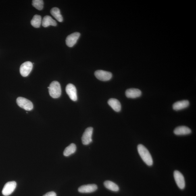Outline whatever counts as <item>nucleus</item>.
I'll use <instances>...</instances> for the list:
<instances>
[{
    "label": "nucleus",
    "instance_id": "obj_1",
    "mask_svg": "<svg viewBox=\"0 0 196 196\" xmlns=\"http://www.w3.org/2000/svg\"><path fill=\"white\" fill-rule=\"evenodd\" d=\"M138 153L146 164L149 166H152L153 164V160L150 153L144 146L140 144L137 147Z\"/></svg>",
    "mask_w": 196,
    "mask_h": 196
},
{
    "label": "nucleus",
    "instance_id": "obj_2",
    "mask_svg": "<svg viewBox=\"0 0 196 196\" xmlns=\"http://www.w3.org/2000/svg\"><path fill=\"white\" fill-rule=\"evenodd\" d=\"M50 95L54 99H57L60 96L61 91L60 84L58 82L53 81L50 84L49 87Z\"/></svg>",
    "mask_w": 196,
    "mask_h": 196
},
{
    "label": "nucleus",
    "instance_id": "obj_3",
    "mask_svg": "<svg viewBox=\"0 0 196 196\" xmlns=\"http://www.w3.org/2000/svg\"><path fill=\"white\" fill-rule=\"evenodd\" d=\"M17 104L19 107L27 111H30L33 109V104L29 100L22 97H19L16 100Z\"/></svg>",
    "mask_w": 196,
    "mask_h": 196
},
{
    "label": "nucleus",
    "instance_id": "obj_4",
    "mask_svg": "<svg viewBox=\"0 0 196 196\" xmlns=\"http://www.w3.org/2000/svg\"><path fill=\"white\" fill-rule=\"evenodd\" d=\"M33 68V64L30 61H27L21 65L20 72L21 75L24 77L27 76L31 72Z\"/></svg>",
    "mask_w": 196,
    "mask_h": 196
},
{
    "label": "nucleus",
    "instance_id": "obj_5",
    "mask_svg": "<svg viewBox=\"0 0 196 196\" xmlns=\"http://www.w3.org/2000/svg\"><path fill=\"white\" fill-rule=\"evenodd\" d=\"M95 75L98 79L104 82L110 80L112 77L111 72L101 70L96 71Z\"/></svg>",
    "mask_w": 196,
    "mask_h": 196
},
{
    "label": "nucleus",
    "instance_id": "obj_6",
    "mask_svg": "<svg viewBox=\"0 0 196 196\" xmlns=\"http://www.w3.org/2000/svg\"><path fill=\"white\" fill-rule=\"evenodd\" d=\"M175 180L177 185L180 189H183L185 186V182L184 176L178 171H175L174 172Z\"/></svg>",
    "mask_w": 196,
    "mask_h": 196
},
{
    "label": "nucleus",
    "instance_id": "obj_7",
    "mask_svg": "<svg viewBox=\"0 0 196 196\" xmlns=\"http://www.w3.org/2000/svg\"><path fill=\"white\" fill-rule=\"evenodd\" d=\"M16 187V183L15 181L7 182L3 188L2 193L3 195L7 196L11 194Z\"/></svg>",
    "mask_w": 196,
    "mask_h": 196
},
{
    "label": "nucleus",
    "instance_id": "obj_8",
    "mask_svg": "<svg viewBox=\"0 0 196 196\" xmlns=\"http://www.w3.org/2000/svg\"><path fill=\"white\" fill-rule=\"evenodd\" d=\"M93 128L89 127L86 129L84 132L82 137V143L84 145H88L92 141V135Z\"/></svg>",
    "mask_w": 196,
    "mask_h": 196
},
{
    "label": "nucleus",
    "instance_id": "obj_9",
    "mask_svg": "<svg viewBox=\"0 0 196 196\" xmlns=\"http://www.w3.org/2000/svg\"><path fill=\"white\" fill-rule=\"evenodd\" d=\"M66 93L72 100L76 101L78 100L77 93L75 86L72 84H69L66 86Z\"/></svg>",
    "mask_w": 196,
    "mask_h": 196
},
{
    "label": "nucleus",
    "instance_id": "obj_10",
    "mask_svg": "<svg viewBox=\"0 0 196 196\" xmlns=\"http://www.w3.org/2000/svg\"><path fill=\"white\" fill-rule=\"evenodd\" d=\"M80 36V33L76 32L73 33L67 36L66 39V44L68 47H72L77 42Z\"/></svg>",
    "mask_w": 196,
    "mask_h": 196
},
{
    "label": "nucleus",
    "instance_id": "obj_11",
    "mask_svg": "<svg viewBox=\"0 0 196 196\" xmlns=\"http://www.w3.org/2000/svg\"><path fill=\"white\" fill-rule=\"evenodd\" d=\"M97 189V186L95 184H89L82 185L78 188V191L81 193H91Z\"/></svg>",
    "mask_w": 196,
    "mask_h": 196
},
{
    "label": "nucleus",
    "instance_id": "obj_12",
    "mask_svg": "<svg viewBox=\"0 0 196 196\" xmlns=\"http://www.w3.org/2000/svg\"><path fill=\"white\" fill-rule=\"evenodd\" d=\"M126 96L131 99H135L141 96L142 92L140 90L136 88H130L126 90L125 92Z\"/></svg>",
    "mask_w": 196,
    "mask_h": 196
},
{
    "label": "nucleus",
    "instance_id": "obj_13",
    "mask_svg": "<svg viewBox=\"0 0 196 196\" xmlns=\"http://www.w3.org/2000/svg\"><path fill=\"white\" fill-rule=\"evenodd\" d=\"M174 132L176 135H186L191 133V130L187 126H180L174 129Z\"/></svg>",
    "mask_w": 196,
    "mask_h": 196
},
{
    "label": "nucleus",
    "instance_id": "obj_14",
    "mask_svg": "<svg viewBox=\"0 0 196 196\" xmlns=\"http://www.w3.org/2000/svg\"><path fill=\"white\" fill-rule=\"evenodd\" d=\"M189 102L187 100L178 101L173 105L172 108L174 110L178 111L182 110L189 107Z\"/></svg>",
    "mask_w": 196,
    "mask_h": 196
},
{
    "label": "nucleus",
    "instance_id": "obj_15",
    "mask_svg": "<svg viewBox=\"0 0 196 196\" xmlns=\"http://www.w3.org/2000/svg\"><path fill=\"white\" fill-rule=\"evenodd\" d=\"M107 103L111 108L116 112H119L121 110L122 106L118 100L111 99L109 100Z\"/></svg>",
    "mask_w": 196,
    "mask_h": 196
},
{
    "label": "nucleus",
    "instance_id": "obj_16",
    "mask_svg": "<svg viewBox=\"0 0 196 196\" xmlns=\"http://www.w3.org/2000/svg\"><path fill=\"white\" fill-rule=\"evenodd\" d=\"M42 23V26L44 27H47L50 26H57L56 21L53 20L51 16L48 15L44 17Z\"/></svg>",
    "mask_w": 196,
    "mask_h": 196
},
{
    "label": "nucleus",
    "instance_id": "obj_17",
    "mask_svg": "<svg viewBox=\"0 0 196 196\" xmlns=\"http://www.w3.org/2000/svg\"><path fill=\"white\" fill-rule=\"evenodd\" d=\"M51 15L59 22H63V16L61 14L60 10L58 8H53L51 9Z\"/></svg>",
    "mask_w": 196,
    "mask_h": 196
},
{
    "label": "nucleus",
    "instance_id": "obj_18",
    "mask_svg": "<svg viewBox=\"0 0 196 196\" xmlns=\"http://www.w3.org/2000/svg\"><path fill=\"white\" fill-rule=\"evenodd\" d=\"M42 22V17L40 15H36L33 18L31 24V25L34 28H39Z\"/></svg>",
    "mask_w": 196,
    "mask_h": 196
},
{
    "label": "nucleus",
    "instance_id": "obj_19",
    "mask_svg": "<svg viewBox=\"0 0 196 196\" xmlns=\"http://www.w3.org/2000/svg\"><path fill=\"white\" fill-rule=\"evenodd\" d=\"M76 145L74 143L71 144L70 145L65 149L63 154L65 157L70 156L72 154L74 153L76 151Z\"/></svg>",
    "mask_w": 196,
    "mask_h": 196
},
{
    "label": "nucleus",
    "instance_id": "obj_20",
    "mask_svg": "<svg viewBox=\"0 0 196 196\" xmlns=\"http://www.w3.org/2000/svg\"><path fill=\"white\" fill-rule=\"evenodd\" d=\"M105 187L109 190L113 191H118L119 190L118 186L112 182L107 180L104 183Z\"/></svg>",
    "mask_w": 196,
    "mask_h": 196
},
{
    "label": "nucleus",
    "instance_id": "obj_21",
    "mask_svg": "<svg viewBox=\"0 0 196 196\" xmlns=\"http://www.w3.org/2000/svg\"><path fill=\"white\" fill-rule=\"evenodd\" d=\"M32 5L34 8L39 10H41L43 8L44 2L42 0H34Z\"/></svg>",
    "mask_w": 196,
    "mask_h": 196
},
{
    "label": "nucleus",
    "instance_id": "obj_22",
    "mask_svg": "<svg viewBox=\"0 0 196 196\" xmlns=\"http://www.w3.org/2000/svg\"><path fill=\"white\" fill-rule=\"evenodd\" d=\"M43 196H56V194L54 192L51 191L46 194Z\"/></svg>",
    "mask_w": 196,
    "mask_h": 196
}]
</instances>
